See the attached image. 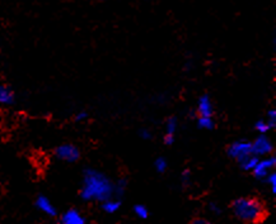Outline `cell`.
<instances>
[{
	"instance_id": "cell-1",
	"label": "cell",
	"mask_w": 276,
	"mask_h": 224,
	"mask_svg": "<svg viewBox=\"0 0 276 224\" xmlns=\"http://www.w3.org/2000/svg\"><path fill=\"white\" fill-rule=\"evenodd\" d=\"M79 195L88 203H102L113 197V181L102 171L92 168H85Z\"/></svg>"
},
{
	"instance_id": "cell-2",
	"label": "cell",
	"mask_w": 276,
	"mask_h": 224,
	"mask_svg": "<svg viewBox=\"0 0 276 224\" xmlns=\"http://www.w3.org/2000/svg\"><path fill=\"white\" fill-rule=\"evenodd\" d=\"M231 209L238 221L247 224L261 223L267 214L265 204L255 196L238 197L231 204Z\"/></svg>"
},
{
	"instance_id": "cell-3",
	"label": "cell",
	"mask_w": 276,
	"mask_h": 224,
	"mask_svg": "<svg viewBox=\"0 0 276 224\" xmlns=\"http://www.w3.org/2000/svg\"><path fill=\"white\" fill-rule=\"evenodd\" d=\"M227 155L231 157L232 160L238 162V165L246 159H248L249 156H252V146L251 142L246 140H238L232 142L227 148Z\"/></svg>"
},
{
	"instance_id": "cell-4",
	"label": "cell",
	"mask_w": 276,
	"mask_h": 224,
	"mask_svg": "<svg viewBox=\"0 0 276 224\" xmlns=\"http://www.w3.org/2000/svg\"><path fill=\"white\" fill-rule=\"evenodd\" d=\"M56 159L68 164H74L80 160V149L73 143H63L55 148Z\"/></svg>"
},
{
	"instance_id": "cell-5",
	"label": "cell",
	"mask_w": 276,
	"mask_h": 224,
	"mask_svg": "<svg viewBox=\"0 0 276 224\" xmlns=\"http://www.w3.org/2000/svg\"><path fill=\"white\" fill-rule=\"evenodd\" d=\"M252 153L257 156L258 159H264L274 153V143L267 135H258L253 142H251Z\"/></svg>"
},
{
	"instance_id": "cell-6",
	"label": "cell",
	"mask_w": 276,
	"mask_h": 224,
	"mask_svg": "<svg viewBox=\"0 0 276 224\" xmlns=\"http://www.w3.org/2000/svg\"><path fill=\"white\" fill-rule=\"evenodd\" d=\"M276 166V157L274 155L267 156L264 159L258 160L256 168L252 171V175L255 176V179L257 180H265L267 177V175L274 171Z\"/></svg>"
},
{
	"instance_id": "cell-7",
	"label": "cell",
	"mask_w": 276,
	"mask_h": 224,
	"mask_svg": "<svg viewBox=\"0 0 276 224\" xmlns=\"http://www.w3.org/2000/svg\"><path fill=\"white\" fill-rule=\"evenodd\" d=\"M197 117H212L215 113V108H214V103H212L211 98L207 94H204L199 98L196 107Z\"/></svg>"
},
{
	"instance_id": "cell-8",
	"label": "cell",
	"mask_w": 276,
	"mask_h": 224,
	"mask_svg": "<svg viewBox=\"0 0 276 224\" xmlns=\"http://www.w3.org/2000/svg\"><path fill=\"white\" fill-rule=\"evenodd\" d=\"M59 224H87L85 217L75 208H70L60 215Z\"/></svg>"
},
{
	"instance_id": "cell-9",
	"label": "cell",
	"mask_w": 276,
	"mask_h": 224,
	"mask_svg": "<svg viewBox=\"0 0 276 224\" xmlns=\"http://www.w3.org/2000/svg\"><path fill=\"white\" fill-rule=\"evenodd\" d=\"M177 128H178V120L176 117H170L166 122V132H164L163 142L166 146H172L176 140Z\"/></svg>"
},
{
	"instance_id": "cell-10",
	"label": "cell",
	"mask_w": 276,
	"mask_h": 224,
	"mask_svg": "<svg viewBox=\"0 0 276 224\" xmlns=\"http://www.w3.org/2000/svg\"><path fill=\"white\" fill-rule=\"evenodd\" d=\"M36 208L42 212L43 214H46L47 217H56L58 215V210L55 208V205L52 204V201L50 200L49 197L45 195H38L36 199Z\"/></svg>"
},
{
	"instance_id": "cell-11",
	"label": "cell",
	"mask_w": 276,
	"mask_h": 224,
	"mask_svg": "<svg viewBox=\"0 0 276 224\" xmlns=\"http://www.w3.org/2000/svg\"><path fill=\"white\" fill-rule=\"evenodd\" d=\"M120 208H121V200L115 196L109 197V199L101 203V209L104 210L106 214H115L120 210Z\"/></svg>"
},
{
	"instance_id": "cell-12",
	"label": "cell",
	"mask_w": 276,
	"mask_h": 224,
	"mask_svg": "<svg viewBox=\"0 0 276 224\" xmlns=\"http://www.w3.org/2000/svg\"><path fill=\"white\" fill-rule=\"evenodd\" d=\"M14 93L13 90L9 89L5 85L0 84V104L3 105H10L14 103Z\"/></svg>"
},
{
	"instance_id": "cell-13",
	"label": "cell",
	"mask_w": 276,
	"mask_h": 224,
	"mask_svg": "<svg viewBox=\"0 0 276 224\" xmlns=\"http://www.w3.org/2000/svg\"><path fill=\"white\" fill-rule=\"evenodd\" d=\"M128 188V180L118 179L117 181L113 182V196L117 199H121L122 195L125 194V190Z\"/></svg>"
},
{
	"instance_id": "cell-14",
	"label": "cell",
	"mask_w": 276,
	"mask_h": 224,
	"mask_svg": "<svg viewBox=\"0 0 276 224\" xmlns=\"http://www.w3.org/2000/svg\"><path fill=\"white\" fill-rule=\"evenodd\" d=\"M197 126L205 131H212L215 128V120L212 117H197Z\"/></svg>"
},
{
	"instance_id": "cell-15",
	"label": "cell",
	"mask_w": 276,
	"mask_h": 224,
	"mask_svg": "<svg viewBox=\"0 0 276 224\" xmlns=\"http://www.w3.org/2000/svg\"><path fill=\"white\" fill-rule=\"evenodd\" d=\"M258 160H260V159H258L257 156H255V155L249 156L248 159H246L244 161L241 162V164H240L241 168H242L243 171H247V172H252V171H253V168H256V165H257Z\"/></svg>"
},
{
	"instance_id": "cell-16",
	"label": "cell",
	"mask_w": 276,
	"mask_h": 224,
	"mask_svg": "<svg viewBox=\"0 0 276 224\" xmlns=\"http://www.w3.org/2000/svg\"><path fill=\"white\" fill-rule=\"evenodd\" d=\"M255 129L258 132V135H267L273 128L269 126V123L265 119H258L255 123Z\"/></svg>"
},
{
	"instance_id": "cell-17",
	"label": "cell",
	"mask_w": 276,
	"mask_h": 224,
	"mask_svg": "<svg viewBox=\"0 0 276 224\" xmlns=\"http://www.w3.org/2000/svg\"><path fill=\"white\" fill-rule=\"evenodd\" d=\"M134 214L139 219H146L149 217V209L144 204H137L134 206Z\"/></svg>"
},
{
	"instance_id": "cell-18",
	"label": "cell",
	"mask_w": 276,
	"mask_h": 224,
	"mask_svg": "<svg viewBox=\"0 0 276 224\" xmlns=\"http://www.w3.org/2000/svg\"><path fill=\"white\" fill-rule=\"evenodd\" d=\"M154 168L158 173H164L168 168V161L164 157H158L154 161Z\"/></svg>"
},
{
	"instance_id": "cell-19",
	"label": "cell",
	"mask_w": 276,
	"mask_h": 224,
	"mask_svg": "<svg viewBox=\"0 0 276 224\" xmlns=\"http://www.w3.org/2000/svg\"><path fill=\"white\" fill-rule=\"evenodd\" d=\"M265 181L267 182V185L270 186V190L271 193H273V195L276 194V172L275 171H271L269 175H267V177L265 179Z\"/></svg>"
},
{
	"instance_id": "cell-20",
	"label": "cell",
	"mask_w": 276,
	"mask_h": 224,
	"mask_svg": "<svg viewBox=\"0 0 276 224\" xmlns=\"http://www.w3.org/2000/svg\"><path fill=\"white\" fill-rule=\"evenodd\" d=\"M266 120L267 123H269V126L271 127V128H274V127L276 126V111L274 109V108H271V109H269L266 113Z\"/></svg>"
},
{
	"instance_id": "cell-21",
	"label": "cell",
	"mask_w": 276,
	"mask_h": 224,
	"mask_svg": "<svg viewBox=\"0 0 276 224\" xmlns=\"http://www.w3.org/2000/svg\"><path fill=\"white\" fill-rule=\"evenodd\" d=\"M191 171L190 170H185L182 172V175H181V181H182V185L183 186H188L190 184H191Z\"/></svg>"
},
{
	"instance_id": "cell-22",
	"label": "cell",
	"mask_w": 276,
	"mask_h": 224,
	"mask_svg": "<svg viewBox=\"0 0 276 224\" xmlns=\"http://www.w3.org/2000/svg\"><path fill=\"white\" fill-rule=\"evenodd\" d=\"M207 208H209V212L211 213V214H214V215L222 214V208H220V205H219L218 203H214V201H211V203H209Z\"/></svg>"
},
{
	"instance_id": "cell-23",
	"label": "cell",
	"mask_w": 276,
	"mask_h": 224,
	"mask_svg": "<svg viewBox=\"0 0 276 224\" xmlns=\"http://www.w3.org/2000/svg\"><path fill=\"white\" fill-rule=\"evenodd\" d=\"M188 224H214V222L207 218H204V217H196V218L191 219Z\"/></svg>"
},
{
	"instance_id": "cell-24",
	"label": "cell",
	"mask_w": 276,
	"mask_h": 224,
	"mask_svg": "<svg viewBox=\"0 0 276 224\" xmlns=\"http://www.w3.org/2000/svg\"><path fill=\"white\" fill-rule=\"evenodd\" d=\"M88 117H89L88 112L80 111L75 114V120L76 122H84V120L88 119Z\"/></svg>"
},
{
	"instance_id": "cell-25",
	"label": "cell",
	"mask_w": 276,
	"mask_h": 224,
	"mask_svg": "<svg viewBox=\"0 0 276 224\" xmlns=\"http://www.w3.org/2000/svg\"><path fill=\"white\" fill-rule=\"evenodd\" d=\"M139 135H140V137L143 138V140H152V138H153L152 131H149L148 128H143V129H141Z\"/></svg>"
},
{
	"instance_id": "cell-26",
	"label": "cell",
	"mask_w": 276,
	"mask_h": 224,
	"mask_svg": "<svg viewBox=\"0 0 276 224\" xmlns=\"http://www.w3.org/2000/svg\"><path fill=\"white\" fill-rule=\"evenodd\" d=\"M101 1H107V0H101Z\"/></svg>"
}]
</instances>
